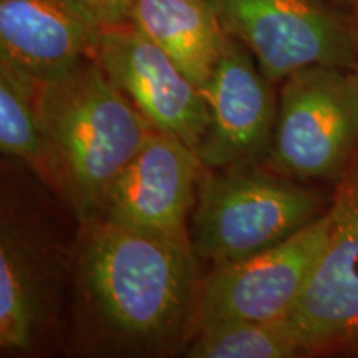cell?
Listing matches in <instances>:
<instances>
[{"label":"cell","instance_id":"cell-9","mask_svg":"<svg viewBox=\"0 0 358 358\" xmlns=\"http://www.w3.org/2000/svg\"><path fill=\"white\" fill-rule=\"evenodd\" d=\"M338 179L324 254L287 317L306 352L358 340V156Z\"/></svg>","mask_w":358,"mask_h":358},{"label":"cell","instance_id":"cell-5","mask_svg":"<svg viewBox=\"0 0 358 358\" xmlns=\"http://www.w3.org/2000/svg\"><path fill=\"white\" fill-rule=\"evenodd\" d=\"M358 148V83L335 66L282 82L268 161L287 178H340Z\"/></svg>","mask_w":358,"mask_h":358},{"label":"cell","instance_id":"cell-1","mask_svg":"<svg viewBox=\"0 0 358 358\" xmlns=\"http://www.w3.org/2000/svg\"><path fill=\"white\" fill-rule=\"evenodd\" d=\"M198 261L191 243L143 234L103 217L82 224L73 267L80 340L110 355L176 350L192 335Z\"/></svg>","mask_w":358,"mask_h":358},{"label":"cell","instance_id":"cell-3","mask_svg":"<svg viewBox=\"0 0 358 358\" xmlns=\"http://www.w3.org/2000/svg\"><path fill=\"white\" fill-rule=\"evenodd\" d=\"M199 187L189 243L213 266L284 243L322 216L310 191L252 164L216 169Z\"/></svg>","mask_w":358,"mask_h":358},{"label":"cell","instance_id":"cell-8","mask_svg":"<svg viewBox=\"0 0 358 358\" xmlns=\"http://www.w3.org/2000/svg\"><path fill=\"white\" fill-rule=\"evenodd\" d=\"M96 62L151 127L199 150L209 124L208 101L158 45L128 24L103 29Z\"/></svg>","mask_w":358,"mask_h":358},{"label":"cell","instance_id":"cell-14","mask_svg":"<svg viewBox=\"0 0 358 358\" xmlns=\"http://www.w3.org/2000/svg\"><path fill=\"white\" fill-rule=\"evenodd\" d=\"M40 83L0 57V150L66 201L60 164L38 108Z\"/></svg>","mask_w":358,"mask_h":358},{"label":"cell","instance_id":"cell-13","mask_svg":"<svg viewBox=\"0 0 358 358\" xmlns=\"http://www.w3.org/2000/svg\"><path fill=\"white\" fill-rule=\"evenodd\" d=\"M128 25L158 45L201 90L227 40L209 0H136Z\"/></svg>","mask_w":358,"mask_h":358},{"label":"cell","instance_id":"cell-4","mask_svg":"<svg viewBox=\"0 0 358 358\" xmlns=\"http://www.w3.org/2000/svg\"><path fill=\"white\" fill-rule=\"evenodd\" d=\"M224 32L244 45L268 82L310 66L358 64V22L327 0H209Z\"/></svg>","mask_w":358,"mask_h":358},{"label":"cell","instance_id":"cell-12","mask_svg":"<svg viewBox=\"0 0 358 358\" xmlns=\"http://www.w3.org/2000/svg\"><path fill=\"white\" fill-rule=\"evenodd\" d=\"M53 261L34 227L2 208L0 221V348L32 352L52 313Z\"/></svg>","mask_w":358,"mask_h":358},{"label":"cell","instance_id":"cell-15","mask_svg":"<svg viewBox=\"0 0 358 358\" xmlns=\"http://www.w3.org/2000/svg\"><path fill=\"white\" fill-rule=\"evenodd\" d=\"M303 345L287 319L231 322L192 335L186 348L191 358H289L303 353Z\"/></svg>","mask_w":358,"mask_h":358},{"label":"cell","instance_id":"cell-18","mask_svg":"<svg viewBox=\"0 0 358 358\" xmlns=\"http://www.w3.org/2000/svg\"><path fill=\"white\" fill-rule=\"evenodd\" d=\"M353 8H355V12H357V17H355V19H357V22H358V0L355 2V6H353Z\"/></svg>","mask_w":358,"mask_h":358},{"label":"cell","instance_id":"cell-6","mask_svg":"<svg viewBox=\"0 0 358 358\" xmlns=\"http://www.w3.org/2000/svg\"><path fill=\"white\" fill-rule=\"evenodd\" d=\"M329 227L324 213L274 248L213 266L201 279L192 335L231 322L287 319L324 254Z\"/></svg>","mask_w":358,"mask_h":358},{"label":"cell","instance_id":"cell-19","mask_svg":"<svg viewBox=\"0 0 358 358\" xmlns=\"http://www.w3.org/2000/svg\"><path fill=\"white\" fill-rule=\"evenodd\" d=\"M353 75H355V80H357V83H358V64L355 66V73H353Z\"/></svg>","mask_w":358,"mask_h":358},{"label":"cell","instance_id":"cell-2","mask_svg":"<svg viewBox=\"0 0 358 358\" xmlns=\"http://www.w3.org/2000/svg\"><path fill=\"white\" fill-rule=\"evenodd\" d=\"M38 108L64 174L66 203L80 224L100 217L111 186L153 127L96 60L40 83Z\"/></svg>","mask_w":358,"mask_h":358},{"label":"cell","instance_id":"cell-11","mask_svg":"<svg viewBox=\"0 0 358 358\" xmlns=\"http://www.w3.org/2000/svg\"><path fill=\"white\" fill-rule=\"evenodd\" d=\"M101 30L75 0H0V57L38 83L96 60Z\"/></svg>","mask_w":358,"mask_h":358},{"label":"cell","instance_id":"cell-16","mask_svg":"<svg viewBox=\"0 0 358 358\" xmlns=\"http://www.w3.org/2000/svg\"><path fill=\"white\" fill-rule=\"evenodd\" d=\"M101 29L128 24L129 10L136 0H75Z\"/></svg>","mask_w":358,"mask_h":358},{"label":"cell","instance_id":"cell-17","mask_svg":"<svg viewBox=\"0 0 358 358\" xmlns=\"http://www.w3.org/2000/svg\"><path fill=\"white\" fill-rule=\"evenodd\" d=\"M338 2H347V3H350V6H355L357 0H338Z\"/></svg>","mask_w":358,"mask_h":358},{"label":"cell","instance_id":"cell-10","mask_svg":"<svg viewBox=\"0 0 358 358\" xmlns=\"http://www.w3.org/2000/svg\"><path fill=\"white\" fill-rule=\"evenodd\" d=\"M271 85L252 53L227 35L222 55L203 87L209 124L198 153L204 168L244 166L268 155L279 106Z\"/></svg>","mask_w":358,"mask_h":358},{"label":"cell","instance_id":"cell-7","mask_svg":"<svg viewBox=\"0 0 358 358\" xmlns=\"http://www.w3.org/2000/svg\"><path fill=\"white\" fill-rule=\"evenodd\" d=\"M203 169L194 148L153 128L111 186L100 217L143 234L189 243L187 219Z\"/></svg>","mask_w":358,"mask_h":358}]
</instances>
